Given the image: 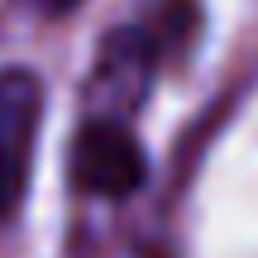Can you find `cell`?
<instances>
[{"mask_svg": "<svg viewBox=\"0 0 258 258\" xmlns=\"http://www.w3.org/2000/svg\"><path fill=\"white\" fill-rule=\"evenodd\" d=\"M38 115H43L38 77L24 72V67L0 72V220L24 196L29 158H34V139H38Z\"/></svg>", "mask_w": 258, "mask_h": 258, "instance_id": "obj_2", "label": "cell"}, {"mask_svg": "<svg viewBox=\"0 0 258 258\" xmlns=\"http://www.w3.org/2000/svg\"><path fill=\"white\" fill-rule=\"evenodd\" d=\"M48 10H72V5H82V0H43Z\"/></svg>", "mask_w": 258, "mask_h": 258, "instance_id": "obj_3", "label": "cell"}, {"mask_svg": "<svg viewBox=\"0 0 258 258\" xmlns=\"http://www.w3.org/2000/svg\"><path fill=\"white\" fill-rule=\"evenodd\" d=\"M148 158L120 120H91L72 144V182L91 196L124 201L144 186Z\"/></svg>", "mask_w": 258, "mask_h": 258, "instance_id": "obj_1", "label": "cell"}]
</instances>
